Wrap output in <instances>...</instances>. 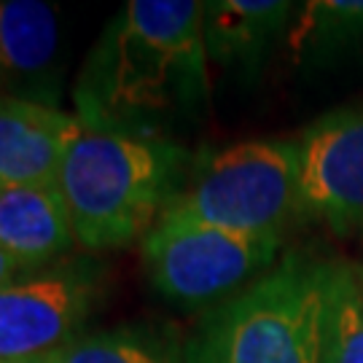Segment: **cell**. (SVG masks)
I'll list each match as a JSON object with an SVG mask.
<instances>
[{
	"instance_id": "cell-15",
	"label": "cell",
	"mask_w": 363,
	"mask_h": 363,
	"mask_svg": "<svg viewBox=\"0 0 363 363\" xmlns=\"http://www.w3.org/2000/svg\"><path fill=\"white\" fill-rule=\"evenodd\" d=\"M19 274H22V272L16 269V264H13V261L6 256V250L0 247V288L9 286V283H11V280H16Z\"/></svg>"
},
{
	"instance_id": "cell-11",
	"label": "cell",
	"mask_w": 363,
	"mask_h": 363,
	"mask_svg": "<svg viewBox=\"0 0 363 363\" xmlns=\"http://www.w3.org/2000/svg\"><path fill=\"white\" fill-rule=\"evenodd\" d=\"M288 3L272 0H220L205 3L208 57L223 65H250L283 30Z\"/></svg>"
},
{
	"instance_id": "cell-9",
	"label": "cell",
	"mask_w": 363,
	"mask_h": 363,
	"mask_svg": "<svg viewBox=\"0 0 363 363\" xmlns=\"http://www.w3.org/2000/svg\"><path fill=\"white\" fill-rule=\"evenodd\" d=\"M84 118L52 105L0 97V186H57Z\"/></svg>"
},
{
	"instance_id": "cell-12",
	"label": "cell",
	"mask_w": 363,
	"mask_h": 363,
	"mask_svg": "<svg viewBox=\"0 0 363 363\" xmlns=\"http://www.w3.org/2000/svg\"><path fill=\"white\" fill-rule=\"evenodd\" d=\"M40 363H183L169 339L143 328L81 334L65 350Z\"/></svg>"
},
{
	"instance_id": "cell-8",
	"label": "cell",
	"mask_w": 363,
	"mask_h": 363,
	"mask_svg": "<svg viewBox=\"0 0 363 363\" xmlns=\"http://www.w3.org/2000/svg\"><path fill=\"white\" fill-rule=\"evenodd\" d=\"M0 97L60 100V13L40 0H0Z\"/></svg>"
},
{
	"instance_id": "cell-13",
	"label": "cell",
	"mask_w": 363,
	"mask_h": 363,
	"mask_svg": "<svg viewBox=\"0 0 363 363\" xmlns=\"http://www.w3.org/2000/svg\"><path fill=\"white\" fill-rule=\"evenodd\" d=\"M291 43L298 54H334L363 43V3L358 0H320L307 3L294 27Z\"/></svg>"
},
{
	"instance_id": "cell-4",
	"label": "cell",
	"mask_w": 363,
	"mask_h": 363,
	"mask_svg": "<svg viewBox=\"0 0 363 363\" xmlns=\"http://www.w3.org/2000/svg\"><path fill=\"white\" fill-rule=\"evenodd\" d=\"M294 210H298V143L245 140L205 156L162 218L280 237Z\"/></svg>"
},
{
	"instance_id": "cell-2",
	"label": "cell",
	"mask_w": 363,
	"mask_h": 363,
	"mask_svg": "<svg viewBox=\"0 0 363 363\" xmlns=\"http://www.w3.org/2000/svg\"><path fill=\"white\" fill-rule=\"evenodd\" d=\"M183 162L178 145L84 121L57 181L78 245L121 247L151 232L178 194Z\"/></svg>"
},
{
	"instance_id": "cell-1",
	"label": "cell",
	"mask_w": 363,
	"mask_h": 363,
	"mask_svg": "<svg viewBox=\"0 0 363 363\" xmlns=\"http://www.w3.org/2000/svg\"><path fill=\"white\" fill-rule=\"evenodd\" d=\"M205 89V3L130 0L91 54L78 86V116L116 127V118L186 108Z\"/></svg>"
},
{
	"instance_id": "cell-6",
	"label": "cell",
	"mask_w": 363,
	"mask_h": 363,
	"mask_svg": "<svg viewBox=\"0 0 363 363\" xmlns=\"http://www.w3.org/2000/svg\"><path fill=\"white\" fill-rule=\"evenodd\" d=\"M97 286L78 267L25 272L0 288V363H40L81 337Z\"/></svg>"
},
{
	"instance_id": "cell-14",
	"label": "cell",
	"mask_w": 363,
	"mask_h": 363,
	"mask_svg": "<svg viewBox=\"0 0 363 363\" xmlns=\"http://www.w3.org/2000/svg\"><path fill=\"white\" fill-rule=\"evenodd\" d=\"M323 363H363V286L347 267H337Z\"/></svg>"
},
{
	"instance_id": "cell-3",
	"label": "cell",
	"mask_w": 363,
	"mask_h": 363,
	"mask_svg": "<svg viewBox=\"0 0 363 363\" xmlns=\"http://www.w3.org/2000/svg\"><path fill=\"white\" fill-rule=\"evenodd\" d=\"M337 267L286 259L202 320L186 363H323Z\"/></svg>"
},
{
	"instance_id": "cell-10",
	"label": "cell",
	"mask_w": 363,
	"mask_h": 363,
	"mask_svg": "<svg viewBox=\"0 0 363 363\" xmlns=\"http://www.w3.org/2000/svg\"><path fill=\"white\" fill-rule=\"evenodd\" d=\"M73 245L60 186H0V247L19 272H40Z\"/></svg>"
},
{
	"instance_id": "cell-7",
	"label": "cell",
	"mask_w": 363,
	"mask_h": 363,
	"mask_svg": "<svg viewBox=\"0 0 363 363\" xmlns=\"http://www.w3.org/2000/svg\"><path fill=\"white\" fill-rule=\"evenodd\" d=\"M298 210L334 229L363 220V108L320 118L301 138Z\"/></svg>"
},
{
	"instance_id": "cell-5",
	"label": "cell",
	"mask_w": 363,
	"mask_h": 363,
	"mask_svg": "<svg viewBox=\"0 0 363 363\" xmlns=\"http://www.w3.org/2000/svg\"><path fill=\"white\" fill-rule=\"evenodd\" d=\"M280 247V237L226 232L196 220L159 218L145 234L143 259L162 296L205 307L240 294L259 277Z\"/></svg>"
}]
</instances>
